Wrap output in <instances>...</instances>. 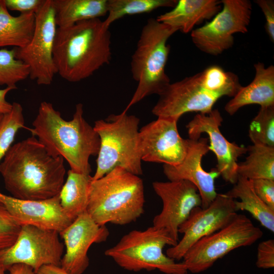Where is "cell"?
I'll return each instance as SVG.
<instances>
[{"instance_id":"obj_1","label":"cell","mask_w":274,"mask_h":274,"mask_svg":"<svg viewBox=\"0 0 274 274\" xmlns=\"http://www.w3.org/2000/svg\"><path fill=\"white\" fill-rule=\"evenodd\" d=\"M65 168L61 157L49 153L32 135L12 145L0 163V173L11 196L40 200L59 194Z\"/></svg>"},{"instance_id":"obj_2","label":"cell","mask_w":274,"mask_h":274,"mask_svg":"<svg viewBox=\"0 0 274 274\" xmlns=\"http://www.w3.org/2000/svg\"><path fill=\"white\" fill-rule=\"evenodd\" d=\"M32 126L28 129L50 154L65 159L71 169L90 175L89 158L97 155L100 139L94 127L85 119L82 104L76 105L73 118L67 121L51 103L43 101Z\"/></svg>"},{"instance_id":"obj_3","label":"cell","mask_w":274,"mask_h":274,"mask_svg":"<svg viewBox=\"0 0 274 274\" xmlns=\"http://www.w3.org/2000/svg\"><path fill=\"white\" fill-rule=\"evenodd\" d=\"M111 44L109 27L99 18L58 27L53 47L57 73L70 82L89 77L110 63Z\"/></svg>"},{"instance_id":"obj_4","label":"cell","mask_w":274,"mask_h":274,"mask_svg":"<svg viewBox=\"0 0 274 274\" xmlns=\"http://www.w3.org/2000/svg\"><path fill=\"white\" fill-rule=\"evenodd\" d=\"M242 87L238 76L220 66H210L192 76L170 83L153 108L157 117L178 121L185 113L207 114L223 96L233 97Z\"/></svg>"},{"instance_id":"obj_5","label":"cell","mask_w":274,"mask_h":274,"mask_svg":"<svg viewBox=\"0 0 274 274\" xmlns=\"http://www.w3.org/2000/svg\"><path fill=\"white\" fill-rule=\"evenodd\" d=\"M143 182L138 176L117 166L102 177L91 181L86 212L100 225H123L143 213Z\"/></svg>"},{"instance_id":"obj_6","label":"cell","mask_w":274,"mask_h":274,"mask_svg":"<svg viewBox=\"0 0 274 274\" xmlns=\"http://www.w3.org/2000/svg\"><path fill=\"white\" fill-rule=\"evenodd\" d=\"M178 31L153 18L143 26L130 63L132 76L138 85L124 111L147 96L160 95L170 83L165 73L170 51L167 42Z\"/></svg>"},{"instance_id":"obj_7","label":"cell","mask_w":274,"mask_h":274,"mask_svg":"<svg viewBox=\"0 0 274 274\" xmlns=\"http://www.w3.org/2000/svg\"><path fill=\"white\" fill-rule=\"evenodd\" d=\"M139 122L138 117L125 111L95 121L93 127L99 137L100 147L92 181L117 166L138 176L143 174Z\"/></svg>"},{"instance_id":"obj_8","label":"cell","mask_w":274,"mask_h":274,"mask_svg":"<svg viewBox=\"0 0 274 274\" xmlns=\"http://www.w3.org/2000/svg\"><path fill=\"white\" fill-rule=\"evenodd\" d=\"M177 243L166 230L152 226L130 231L105 254L129 271L158 269L165 274H187L182 262L177 263L163 252L165 246H174Z\"/></svg>"},{"instance_id":"obj_9","label":"cell","mask_w":274,"mask_h":274,"mask_svg":"<svg viewBox=\"0 0 274 274\" xmlns=\"http://www.w3.org/2000/svg\"><path fill=\"white\" fill-rule=\"evenodd\" d=\"M263 235L246 216L237 214L226 225L193 245L183 258L188 271L196 273L211 267L232 250L250 246Z\"/></svg>"},{"instance_id":"obj_10","label":"cell","mask_w":274,"mask_h":274,"mask_svg":"<svg viewBox=\"0 0 274 274\" xmlns=\"http://www.w3.org/2000/svg\"><path fill=\"white\" fill-rule=\"evenodd\" d=\"M222 8L211 20L191 32L193 43L201 51L213 56L231 48L233 35L248 31L252 6L249 0H222Z\"/></svg>"},{"instance_id":"obj_11","label":"cell","mask_w":274,"mask_h":274,"mask_svg":"<svg viewBox=\"0 0 274 274\" xmlns=\"http://www.w3.org/2000/svg\"><path fill=\"white\" fill-rule=\"evenodd\" d=\"M35 28L30 42L14 48L17 59L28 65L29 77L39 85H50L57 73L53 47L57 30L52 0H45L35 14Z\"/></svg>"},{"instance_id":"obj_12","label":"cell","mask_w":274,"mask_h":274,"mask_svg":"<svg viewBox=\"0 0 274 274\" xmlns=\"http://www.w3.org/2000/svg\"><path fill=\"white\" fill-rule=\"evenodd\" d=\"M59 235L55 230L21 226L14 244L0 252V264L7 270L15 264H26L35 274L44 265L60 266L64 245Z\"/></svg>"},{"instance_id":"obj_13","label":"cell","mask_w":274,"mask_h":274,"mask_svg":"<svg viewBox=\"0 0 274 274\" xmlns=\"http://www.w3.org/2000/svg\"><path fill=\"white\" fill-rule=\"evenodd\" d=\"M235 199L226 193L217 194L206 208H194L180 226L183 234L177 244L167 249L166 255L175 260L182 259L188 250L201 238L222 228L237 214Z\"/></svg>"},{"instance_id":"obj_14","label":"cell","mask_w":274,"mask_h":274,"mask_svg":"<svg viewBox=\"0 0 274 274\" xmlns=\"http://www.w3.org/2000/svg\"><path fill=\"white\" fill-rule=\"evenodd\" d=\"M223 118L217 109L207 114L198 113L187 124L189 139L198 140L203 133L208 135L209 150L215 154L217 161L216 169L226 182L234 184L238 179V158L246 154L247 148L229 142L220 129Z\"/></svg>"},{"instance_id":"obj_15","label":"cell","mask_w":274,"mask_h":274,"mask_svg":"<svg viewBox=\"0 0 274 274\" xmlns=\"http://www.w3.org/2000/svg\"><path fill=\"white\" fill-rule=\"evenodd\" d=\"M152 186L163 203L161 211L153 218V226L165 229L178 242L180 226L194 208L201 207L198 190L186 180L155 181Z\"/></svg>"},{"instance_id":"obj_16","label":"cell","mask_w":274,"mask_h":274,"mask_svg":"<svg viewBox=\"0 0 274 274\" xmlns=\"http://www.w3.org/2000/svg\"><path fill=\"white\" fill-rule=\"evenodd\" d=\"M177 122L170 118L158 117L139 130L142 160L169 165L183 161L189 139L181 136Z\"/></svg>"},{"instance_id":"obj_17","label":"cell","mask_w":274,"mask_h":274,"mask_svg":"<svg viewBox=\"0 0 274 274\" xmlns=\"http://www.w3.org/2000/svg\"><path fill=\"white\" fill-rule=\"evenodd\" d=\"M59 235L65 247L60 267L68 274H82L89 264L88 252L90 246L105 242L109 231L106 225L96 223L86 212Z\"/></svg>"},{"instance_id":"obj_18","label":"cell","mask_w":274,"mask_h":274,"mask_svg":"<svg viewBox=\"0 0 274 274\" xmlns=\"http://www.w3.org/2000/svg\"><path fill=\"white\" fill-rule=\"evenodd\" d=\"M189 139L186 155L177 165L164 164L163 173L169 181L186 180L197 188L201 199V207L207 208L216 198L215 179L220 176L216 168L206 172L201 165L203 157L210 151L208 139Z\"/></svg>"},{"instance_id":"obj_19","label":"cell","mask_w":274,"mask_h":274,"mask_svg":"<svg viewBox=\"0 0 274 274\" xmlns=\"http://www.w3.org/2000/svg\"><path fill=\"white\" fill-rule=\"evenodd\" d=\"M0 200L21 226L31 225L61 232L73 221L63 211L59 194L40 200H23L0 192Z\"/></svg>"},{"instance_id":"obj_20","label":"cell","mask_w":274,"mask_h":274,"mask_svg":"<svg viewBox=\"0 0 274 274\" xmlns=\"http://www.w3.org/2000/svg\"><path fill=\"white\" fill-rule=\"evenodd\" d=\"M255 76L247 86H242L225 106L226 113L232 116L242 107L258 105L260 107L274 106V66H265L262 62L254 64Z\"/></svg>"},{"instance_id":"obj_21","label":"cell","mask_w":274,"mask_h":274,"mask_svg":"<svg viewBox=\"0 0 274 274\" xmlns=\"http://www.w3.org/2000/svg\"><path fill=\"white\" fill-rule=\"evenodd\" d=\"M221 8V1L217 0H179L170 11L156 19L186 33L204 20L212 19Z\"/></svg>"},{"instance_id":"obj_22","label":"cell","mask_w":274,"mask_h":274,"mask_svg":"<svg viewBox=\"0 0 274 274\" xmlns=\"http://www.w3.org/2000/svg\"><path fill=\"white\" fill-rule=\"evenodd\" d=\"M226 194L235 199L237 212H249L262 226L274 232V210L257 196L251 180L238 176L236 183Z\"/></svg>"},{"instance_id":"obj_23","label":"cell","mask_w":274,"mask_h":274,"mask_svg":"<svg viewBox=\"0 0 274 274\" xmlns=\"http://www.w3.org/2000/svg\"><path fill=\"white\" fill-rule=\"evenodd\" d=\"M58 27L71 26L107 14V0H52Z\"/></svg>"},{"instance_id":"obj_24","label":"cell","mask_w":274,"mask_h":274,"mask_svg":"<svg viewBox=\"0 0 274 274\" xmlns=\"http://www.w3.org/2000/svg\"><path fill=\"white\" fill-rule=\"evenodd\" d=\"M35 14L13 16L4 0H0V47L23 48L30 41L35 28Z\"/></svg>"},{"instance_id":"obj_25","label":"cell","mask_w":274,"mask_h":274,"mask_svg":"<svg viewBox=\"0 0 274 274\" xmlns=\"http://www.w3.org/2000/svg\"><path fill=\"white\" fill-rule=\"evenodd\" d=\"M67 175L66 180L61 188L59 197L63 211L74 221L86 212L92 177L71 169Z\"/></svg>"},{"instance_id":"obj_26","label":"cell","mask_w":274,"mask_h":274,"mask_svg":"<svg viewBox=\"0 0 274 274\" xmlns=\"http://www.w3.org/2000/svg\"><path fill=\"white\" fill-rule=\"evenodd\" d=\"M247 148L248 156L238 163V176L250 180H274V147L253 144Z\"/></svg>"},{"instance_id":"obj_27","label":"cell","mask_w":274,"mask_h":274,"mask_svg":"<svg viewBox=\"0 0 274 274\" xmlns=\"http://www.w3.org/2000/svg\"><path fill=\"white\" fill-rule=\"evenodd\" d=\"M177 0H107V17L104 21L110 27L115 21L127 15L151 12L162 7L173 8Z\"/></svg>"},{"instance_id":"obj_28","label":"cell","mask_w":274,"mask_h":274,"mask_svg":"<svg viewBox=\"0 0 274 274\" xmlns=\"http://www.w3.org/2000/svg\"><path fill=\"white\" fill-rule=\"evenodd\" d=\"M248 135L253 145L274 147V106L260 107L250 124Z\"/></svg>"},{"instance_id":"obj_29","label":"cell","mask_w":274,"mask_h":274,"mask_svg":"<svg viewBox=\"0 0 274 274\" xmlns=\"http://www.w3.org/2000/svg\"><path fill=\"white\" fill-rule=\"evenodd\" d=\"M29 76L28 65L16 58L14 48L0 49V85L17 89L16 83Z\"/></svg>"},{"instance_id":"obj_30","label":"cell","mask_w":274,"mask_h":274,"mask_svg":"<svg viewBox=\"0 0 274 274\" xmlns=\"http://www.w3.org/2000/svg\"><path fill=\"white\" fill-rule=\"evenodd\" d=\"M24 127L23 108L20 104L14 102L11 110L4 114L0 122V163L12 146L18 130Z\"/></svg>"},{"instance_id":"obj_31","label":"cell","mask_w":274,"mask_h":274,"mask_svg":"<svg viewBox=\"0 0 274 274\" xmlns=\"http://www.w3.org/2000/svg\"><path fill=\"white\" fill-rule=\"evenodd\" d=\"M21 227L0 200V252L14 244Z\"/></svg>"},{"instance_id":"obj_32","label":"cell","mask_w":274,"mask_h":274,"mask_svg":"<svg viewBox=\"0 0 274 274\" xmlns=\"http://www.w3.org/2000/svg\"><path fill=\"white\" fill-rule=\"evenodd\" d=\"M251 181L257 196L267 206L274 210V180L259 179Z\"/></svg>"},{"instance_id":"obj_33","label":"cell","mask_w":274,"mask_h":274,"mask_svg":"<svg viewBox=\"0 0 274 274\" xmlns=\"http://www.w3.org/2000/svg\"><path fill=\"white\" fill-rule=\"evenodd\" d=\"M256 266L268 269L274 267V240L269 239L260 243L257 248Z\"/></svg>"},{"instance_id":"obj_34","label":"cell","mask_w":274,"mask_h":274,"mask_svg":"<svg viewBox=\"0 0 274 274\" xmlns=\"http://www.w3.org/2000/svg\"><path fill=\"white\" fill-rule=\"evenodd\" d=\"M8 10L18 11L20 14H36L45 0H4Z\"/></svg>"},{"instance_id":"obj_35","label":"cell","mask_w":274,"mask_h":274,"mask_svg":"<svg viewBox=\"0 0 274 274\" xmlns=\"http://www.w3.org/2000/svg\"><path fill=\"white\" fill-rule=\"evenodd\" d=\"M255 3L261 9L266 21L265 28L270 41L274 42V1L256 0Z\"/></svg>"},{"instance_id":"obj_36","label":"cell","mask_w":274,"mask_h":274,"mask_svg":"<svg viewBox=\"0 0 274 274\" xmlns=\"http://www.w3.org/2000/svg\"><path fill=\"white\" fill-rule=\"evenodd\" d=\"M14 89L15 88L11 87H6L5 89H0V113L5 114L11 110L12 104L7 101L6 97L9 92Z\"/></svg>"},{"instance_id":"obj_37","label":"cell","mask_w":274,"mask_h":274,"mask_svg":"<svg viewBox=\"0 0 274 274\" xmlns=\"http://www.w3.org/2000/svg\"><path fill=\"white\" fill-rule=\"evenodd\" d=\"M10 274H35L33 269L24 264H15L9 267Z\"/></svg>"},{"instance_id":"obj_38","label":"cell","mask_w":274,"mask_h":274,"mask_svg":"<svg viewBox=\"0 0 274 274\" xmlns=\"http://www.w3.org/2000/svg\"><path fill=\"white\" fill-rule=\"evenodd\" d=\"M36 274H68L60 266L48 265L42 266Z\"/></svg>"},{"instance_id":"obj_39","label":"cell","mask_w":274,"mask_h":274,"mask_svg":"<svg viewBox=\"0 0 274 274\" xmlns=\"http://www.w3.org/2000/svg\"><path fill=\"white\" fill-rule=\"evenodd\" d=\"M6 270V268L0 264V274H6L5 272Z\"/></svg>"},{"instance_id":"obj_40","label":"cell","mask_w":274,"mask_h":274,"mask_svg":"<svg viewBox=\"0 0 274 274\" xmlns=\"http://www.w3.org/2000/svg\"><path fill=\"white\" fill-rule=\"evenodd\" d=\"M4 114L0 113V122L3 118Z\"/></svg>"}]
</instances>
